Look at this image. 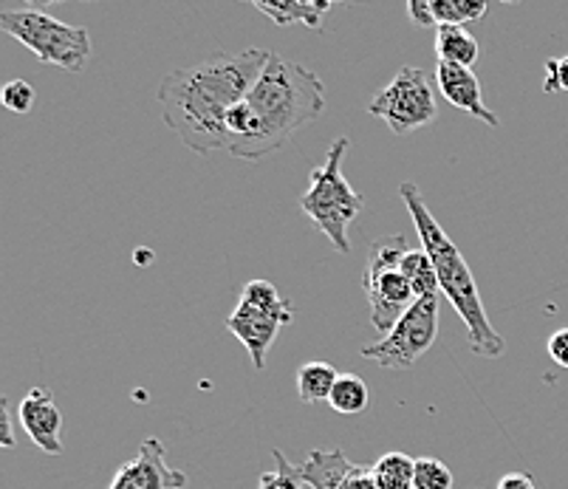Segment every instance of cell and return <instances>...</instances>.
<instances>
[{
    "label": "cell",
    "mask_w": 568,
    "mask_h": 489,
    "mask_svg": "<svg viewBox=\"0 0 568 489\" xmlns=\"http://www.w3.org/2000/svg\"><path fill=\"white\" fill-rule=\"evenodd\" d=\"M272 51L244 49L215 54L190 69H173L159 82L162 120L199 156L226 151V116L250 96Z\"/></svg>",
    "instance_id": "cell-1"
},
{
    "label": "cell",
    "mask_w": 568,
    "mask_h": 489,
    "mask_svg": "<svg viewBox=\"0 0 568 489\" xmlns=\"http://www.w3.org/2000/svg\"><path fill=\"white\" fill-rule=\"evenodd\" d=\"M399 195L402 201H405L407 213H410L418 238H422V249L430 255L433 266H436L438 289H442V295L453 303L456 314L464 320V326H467L469 352H473L475 357L487 359L504 357L506 343L504 337L495 332L493 323H489L487 308H484L478 286H475L473 269H469V264L464 261L462 249L453 244L450 235L444 233V226L438 224L436 215L430 213L425 195H422L416 182H402Z\"/></svg>",
    "instance_id": "cell-2"
},
{
    "label": "cell",
    "mask_w": 568,
    "mask_h": 489,
    "mask_svg": "<svg viewBox=\"0 0 568 489\" xmlns=\"http://www.w3.org/2000/svg\"><path fill=\"white\" fill-rule=\"evenodd\" d=\"M246 105L261 122V136L250 162H261L286 147L301 128L320 120V113L325 111V85L303 63L272 54L261 80L246 96Z\"/></svg>",
    "instance_id": "cell-3"
},
{
    "label": "cell",
    "mask_w": 568,
    "mask_h": 489,
    "mask_svg": "<svg viewBox=\"0 0 568 489\" xmlns=\"http://www.w3.org/2000/svg\"><path fill=\"white\" fill-rule=\"evenodd\" d=\"M351 147L348 136L334 139L328 153H325V162L320 167L312 170L308 176V190L303 195L301 207L308 218L314 221L320 233L332 241L334 249L348 255L351 241H348V226L356 215L363 213L365 201L363 195L351 187L348 179L343 176V159Z\"/></svg>",
    "instance_id": "cell-4"
},
{
    "label": "cell",
    "mask_w": 568,
    "mask_h": 489,
    "mask_svg": "<svg viewBox=\"0 0 568 489\" xmlns=\"http://www.w3.org/2000/svg\"><path fill=\"white\" fill-rule=\"evenodd\" d=\"M0 29L20 40L40 63H49L54 69L82 71L91 57L88 29L51 18L43 7H34V3L23 9H3Z\"/></svg>",
    "instance_id": "cell-5"
},
{
    "label": "cell",
    "mask_w": 568,
    "mask_h": 489,
    "mask_svg": "<svg viewBox=\"0 0 568 489\" xmlns=\"http://www.w3.org/2000/svg\"><path fill=\"white\" fill-rule=\"evenodd\" d=\"M407 252L410 249H407L405 235H390V238H379L371 244V261L363 277V289L368 295L371 323H374L382 337L416 303L413 286L402 275V261H405Z\"/></svg>",
    "instance_id": "cell-6"
},
{
    "label": "cell",
    "mask_w": 568,
    "mask_h": 489,
    "mask_svg": "<svg viewBox=\"0 0 568 489\" xmlns=\"http://www.w3.org/2000/svg\"><path fill=\"white\" fill-rule=\"evenodd\" d=\"M368 111L376 120L385 122L396 136H407L413 131L433 125L438 120V102L430 89V80L422 69L402 65L385 89L376 91L368 102Z\"/></svg>",
    "instance_id": "cell-7"
},
{
    "label": "cell",
    "mask_w": 568,
    "mask_h": 489,
    "mask_svg": "<svg viewBox=\"0 0 568 489\" xmlns=\"http://www.w3.org/2000/svg\"><path fill=\"white\" fill-rule=\"evenodd\" d=\"M438 337V295L422 297L385 337L365 345L363 357L385 370H407L425 357Z\"/></svg>",
    "instance_id": "cell-8"
},
{
    "label": "cell",
    "mask_w": 568,
    "mask_h": 489,
    "mask_svg": "<svg viewBox=\"0 0 568 489\" xmlns=\"http://www.w3.org/2000/svg\"><path fill=\"white\" fill-rule=\"evenodd\" d=\"M187 476L168 465L164 441L151 436L139 445L136 456L116 470L108 489H184Z\"/></svg>",
    "instance_id": "cell-9"
},
{
    "label": "cell",
    "mask_w": 568,
    "mask_h": 489,
    "mask_svg": "<svg viewBox=\"0 0 568 489\" xmlns=\"http://www.w3.org/2000/svg\"><path fill=\"white\" fill-rule=\"evenodd\" d=\"M297 476L312 489H379L371 467L354 465L339 447L312 450V456L297 465Z\"/></svg>",
    "instance_id": "cell-10"
},
{
    "label": "cell",
    "mask_w": 568,
    "mask_h": 489,
    "mask_svg": "<svg viewBox=\"0 0 568 489\" xmlns=\"http://www.w3.org/2000/svg\"><path fill=\"white\" fill-rule=\"evenodd\" d=\"M20 425L26 436L49 456L63 452V414L57 408L54 394L45 388H32L20 401Z\"/></svg>",
    "instance_id": "cell-11"
},
{
    "label": "cell",
    "mask_w": 568,
    "mask_h": 489,
    "mask_svg": "<svg viewBox=\"0 0 568 489\" xmlns=\"http://www.w3.org/2000/svg\"><path fill=\"white\" fill-rule=\"evenodd\" d=\"M436 85H438V94L450 102V105L462 108L464 113H469V116H475V120H481L484 125H489V128L500 125L498 116H495V113L484 105L481 82H478V77H475L473 69H464V65H453V63H442V60H438Z\"/></svg>",
    "instance_id": "cell-12"
},
{
    "label": "cell",
    "mask_w": 568,
    "mask_h": 489,
    "mask_svg": "<svg viewBox=\"0 0 568 489\" xmlns=\"http://www.w3.org/2000/svg\"><path fill=\"white\" fill-rule=\"evenodd\" d=\"M226 328L241 339L246 352H250L252 365L257 370L266 368V354L268 348L275 345L277 332L283 328V323L277 317H268V314L257 312V308L244 306V303H237L235 312L226 317Z\"/></svg>",
    "instance_id": "cell-13"
},
{
    "label": "cell",
    "mask_w": 568,
    "mask_h": 489,
    "mask_svg": "<svg viewBox=\"0 0 568 489\" xmlns=\"http://www.w3.org/2000/svg\"><path fill=\"white\" fill-rule=\"evenodd\" d=\"M255 9L272 18L277 26H294L303 23L314 32H323V18L332 12V3L325 0H286V3H261L255 0Z\"/></svg>",
    "instance_id": "cell-14"
},
{
    "label": "cell",
    "mask_w": 568,
    "mask_h": 489,
    "mask_svg": "<svg viewBox=\"0 0 568 489\" xmlns=\"http://www.w3.org/2000/svg\"><path fill=\"white\" fill-rule=\"evenodd\" d=\"M436 54L442 63L473 69V65L478 63V43H475V38L464 29V26H438Z\"/></svg>",
    "instance_id": "cell-15"
},
{
    "label": "cell",
    "mask_w": 568,
    "mask_h": 489,
    "mask_svg": "<svg viewBox=\"0 0 568 489\" xmlns=\"http://www.w3.org/2000/svg\"><path fill=\"white\" fill-rule=\"evenodd\" d=\"M339 374L332 363H323V359H312V363H303L297 370V394L306 405H317V401L332 399V390L337 385Z\"/></svg>",
    "instance_id": "cell-16"
},
{
    "label": "cell",
    "mask_w": 568,
    "mask_h": 489,
    "mask_svg": "<svg viewBox=\"0 0 568 489\" xmlns=\"http://www.w3.org/2000/svg\"><path fill=\"white\" fill-rule=\"evenodd\" d=\"M241 303H244V306L257 308V312L268 314V317H277L283 326H288V323H292V317H294L292 306L283 300L275 283H268V281H250V283H246L244 295H241Z\"/></svg>",
    "instance_id": "cell-17"
},
{
    "label": "cell",
    "mask_w": 568,
    "mask_h": 489,
    "mask_svg": "<svg viewBox=\"0 0 568 489\" xmlns=\"http://www.w3.org/2000/svg\"><path fill=\"white\" fill-rule=\"evenodd\" d=\"M376 487L379 489H413V472H416V458L405 456V452L394 450L376 461L374 467Z\"/></svg>",
    "instance_id": "cell-18"
},
{
    "label": "cell",
    "mask_w": 568,
    "mask_h": 489,
    "mask_svg": "<svg viewBox=\"0 0 568 489\" xmlns=\"http://www.w3.org/2000/svg\"><path fill=\"white\" fill-rule=\"evenodd\" d=\"M402 275L407 277V283L413 286V295L416 300L422 297H433L438 295V275H436V266H433L430 255L425 249H410L402 261Z\"/></svg>",
    "instance_id": "cell-19"
},
{
    "label": "cell",
    "mask_w": 568,
    "mask_h": 489,
    "mask_svg": "<svg viewBox=\"0 0 568 489\" xmlns=\"http://www.w3.org/2000/svg\"><path fill=\"white\" fill-rule=\"evenodd\" d=\"M368 401H371V394H368V385H365L363 377H356V374H339L328 405H332L337 414L356 416L368 408Z\"/></svg>",
    "instance_id": "cell-20"
},
{
    "label": "cell",
    "mask_w": 568,
    "mask_h": 489,
    "mask_svg": "<svg viewBox=\"0 0 568 489\" xmlns=\"http://www.w3.org/2000/svg\"><path fill=\"white\" fill-rule=\"evenodd\" d=\"M430 3L433 23L438 26H464L475 23L487 14V3L484 0H427Z\"/></svg>",
    "instance_id": "cell-21"
},
{
    "label": "cell",
    "mask_w": 568,
    "mask_h": 489,
    "mask_svg": "<svg viewBox=\"0 0 568 489\" xmlns=\"http://www.w3.org/2000/svg\"><path fill=\"white\" fill-rule=\"evenodd\" d=\"M456 478L444 461L430 456L416 458V472H413V489H453Z\"/></svg>",
    "instance_id": "cell-22"
},
{
    "label": "cell",
    "mask_w": 568,
    "mask_h": 489,
    "mask_svg": "<svg viewBox=\"0 0 568 489\" xmlns=\"http://www.w3.org/2000/svg\"><path fill=\"white\" fill-rule=\"evenodd\" d=\"M275 452V472H263L261 483L257 489H303L301 476H297V465H292L283 450H272Z\"/></svg>",
    "instance_id": "cell-23"
},
{
    "label": "cell",
    "mask_w": 568,
    "mask_h": 489,
    "mask_svg": "<svg viewBox=\"0 0 568 489\" xmlns=\"http://www.w3.org/2000/svg\"><path fill=\"white\" fill-rule=\"evenodd\" d=\"M34 89L32 82L26 80H12L3 85V94H0V100H3V105H7V111L18 113V116H23V113H29L34 108Z\"/></svg>",
    "instance_id": "cell-24"
},
{
    "label": "cell",
    "mask_w": 568,
    "mask_h": 489,
    "mask_svg": "<svg viewBox=\"0 0 568 489\" xmlns=\"http://www.w3.org/2000/svg\"><path fill=\"white\" fill-rule=\"evenodd\" d=\"M544 91H546V94L568 91V54L560 57V60H549V63H546Z\"/></svg>",
    "instance_id": "cell-25"
},
{
    "label": "cell",
    "mask_w": 568,
    "mask_h": 489,
    "mask_svg": "<svg viewBox=\"0 0 568 489\" xmlns=\"http://www.w3.org/2000/svg\"><path fill=\"white\" fill-rule=\"evenodd\" d=\"M546 352H549V357L555 359L560 368L568 370V328H557V332L551 334L549 343H546Z\"/></svg>",
    "instance_id": "cell-26"
},
{
    "label": "cell",
    "mask_w": 568,
    "mask_h": 489,
    "mask_svg": "<svg viewBox=\"0 0 568 489\" xmlns=\"http://www.w3.org/2000/svg\"><path fill=\"white\" fill-rule=\"evenodd\" d=\"M407 18L418 26V29H430L433 23V14H430V3L427 0H410L407 3Z\"/></svg>",
    "instance_id": "cell-27"
},
{
    "label": "cell",
    "mask_w": 568,
    "mask_h": 489,
    "mask_svg": "<svg viewBox=\"0 0 568 489\" xmlns=\"http://www.w3.org/2000/svg\"><path fill=\"white\" fill-rule=\"evenodd\" d=\"M498 489H537V483L529 472H506L498 481Z\"/></svg>",
    "instance_id": "cell-28"
},
{
    "label": "cell",
    "mask_w": 568,
    "mask_h": 489,
    "mask_svg": "<svg viewBox=\"0 0 568 489\" xmlns=\"http://www.w3.org/2000/svg\"><path fill=\"white\" fill-rule=\"evenodd\" d=\"M0 441H3V447H14L12 421H9V401L7 399H0Z\"/></svg>",
    "instance_id": "cell-29"
}]
</instances>
